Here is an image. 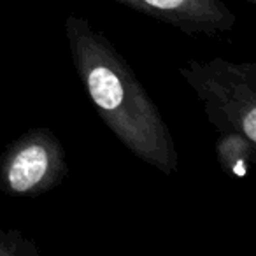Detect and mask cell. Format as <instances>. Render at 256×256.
I'll return each instance as SVG.
<instances>
[{
    "label": "cell",
    "mask_w": 256,
    "mask_h": 256,
    "mask_svg": "<svg viewBox=\"0 0 256 256\" xmlns=\"http://www.w3.org/2000/svg\"><path fill=\"white\" fill-rule=\"evenodd\" d=\"M214 154L224 174L232 178H244L256 154V142L238 132H220L214 140Z\"/></svg>",
    "instance_id": "5"
},
{
    "label": "cell",
    "mask_w": 256,
    "mask_h": 256,
    "mask_svg": "<svg viewBox=\"0 0 256 256\" xmlns=\"http://www.w3.org/2000/svg\"><path fill=\"white\" fill-rule=\"evenodd\" d=\"M218 132H238L256 142V62L190 60L179 67Z\"/></svg>",
    "instance_id": "2"
},
{
    "label": "cell",
    "mask_w": 256,
    "mask_h": 256,
    "mask_svg": "<svg viewBox=\"0 0 256 256\" xmlns=\"http://www.w3.org/2000/svg\"><path fill=\"white\" fill-rule=\"evenodd\" d=\"M39 248L18 228H0V256H39Z\"/></svg>",
    "instance_id": "6"
},
{
    "label": "cell",
    "mask_w": 256,
    "mask_h": 256,
    "mask_svg": "<svg viewBox=\"0 0 256 256\" xmlns=\"http://www.w3.org/2000/svg\"><path fill=\"white\" fill-rule=\"evenodd\" d=\"M64 26L72 65L104 124L140 162L176 174L179 153L170 128L126 58L82 16H67Z\"/></svg>",
    "instance_id": "1"
},
{
    "label": "cell",
    "mask_w": 256,
    "mask_h": 256,
    "mask_svg": "<svg viewBox=\"0 0 256 256\" xmlns=\"http://www.w3.org/2000/svg\"><path fill=\"white\" fill-rule=\"evenodd\" d=\"M188 36H220L234 30L237 16L223 0H110Z\"/></svg>",
    "instance_id": "4"
},
{
    "label": "cell",
    "mask_w": 256,
    "mask_h": 256,
    "mask_svg": "<svg viewBox=\"0 0 256 256\" xmlns=\"http://www.w3.org/2000/svg\"><path fill=\"white\" fill-rule=\"evenodd\" d=\"M242 2H246V4H256V0H242Z\"/></svg>",
    "instance_id": "7"
},
{
    "label": "cell",
    "mask_w": 256,
    "mask_h": 256,
    "mask_svg": "<svg viewBox=\"0 0 256 256\" xmlns=\"http://www.w3.org/2000/svg\"><path fill=\"white\" fill-rule=\"evenodd\" d=\"M68 174L67 153L48 126H34L0 153V193L30 200L58 188Z\"/></svg>",
    "instance_id": "3"
}]
</instances>
